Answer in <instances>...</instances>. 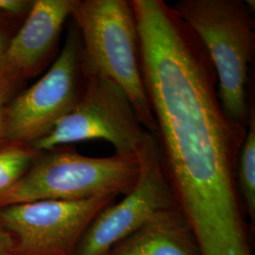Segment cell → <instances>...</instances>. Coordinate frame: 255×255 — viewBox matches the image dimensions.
Listing matches in <instances>:
<instances>
[{"instance_id": "obj_11", "label": "cell", "mask_w": 255, "mask_h": 255, "mask_svg": "<svg viewBox=\"0 0 255 255\" xmlns=\"http://www.w3.org/2000/svg\"><path fill=\"white\" fill-rule=\"evenodd\" d=\"M237 184L253 229L255 224V111L251 107L246 137L238 156Z\"/></svg>"}, {"instance_id": "obj_13", "label": "cell", "mask_w": 255, "mask_h": 255, "mask_svg": "<svg viewBox=\"0 0 255 255\" xmlns=\"http://www.w3.org/2000/svg\"><path fill=\"white\" fill-rule=\"evenodd\" d=\"M9 40L0 28V104L4 105L9 101L18 82V73L9 64L7 57Z\"/></svg>"}, {"instance_id": "obj_12", "label": "cell", "mask_w": 255, "mask_h": 255, "mask_svg": "<svg viewBox=\"0 0 255 255\" xmlns=\"http://www.w3.org/2000/svg\"><path fill=\"white\" fill-rule=\"evenodd\" d=\"M39 152L23 144L0 146V193L8 190L27 172Z\"/></svg>"}, {"instance_id": "obj_6", "label": "cell", "mask_w": 255, "mask_h": 255, "mask_svg": "<svg viewBox=\"0 0 255 255\" xmlns=\"http://www.w3.org/2000/svg\"><path fill=\"white\" fill-rule=\"evenodd\" d=\"M82 77V40L74 25L48 71L6 109L5 139L27 146L46 136L81 100Z\"/></svg>"}, {"instance_id": "obj_3", "label": "cell", "mask_w": 255, "mask_h": 255, "mask_svg": "<svg viewBox=\"0 0 255 255\" xmlns=\"http://www.w3.org/2000/svg\"><path fill=\"white\" fill-rule=\"evenodd\" d=\"M204 46L215 67L218 92L229 117L248 127L247 84L255 54L253 11L244 0H181L171 5Z\"/></svg>"}, {"instance_id": "obj_5", "label": "cell", "mask_w": 255, "mask_h": 255, "mask_svg": "<svg viewBox=\"0 0 255 255\" xmlns=\"http://www.w3.org/2000/svg\"><path fill=\"white\" fill-rule=\"evenodd\" d=\"M152 133L138 119L128 97L106 79L86 80L82 98L53 128L32 144L37 152L90 140H104L119 154H139Z\"/></svg>"}, {"instance_id": "obj_14", "label": "cell", "mask_w": 255, "mask_h": 255, "mask_svg": "<svg viewBox=\"0 0 255 255\" xmlns=\"http://www.w3.org/2000/svg\"><path fill=\"white\" fill-rule=\"evenodd\" d=\"M32 2L25 0H0V11L18 15L29 10Z\"/></svg>"}, {"instance_id": "obj_2", "label": "cell", "mask_w": 255, "mask_h": 255, "mask_svg": "<svg viewBox=\"0 0 255 255\" xmlns=\"http://www.w3.org/2000/svg\"><path fill=\"white\" fill-rule=\"evenodd\" d=\"M71 16L81 35L85 79L101 78L119 84L141 124L154 134V118L141 73L139 38L130 1L77 0Z\"/></svg>"}, {"instance_id": "obj_15", "label": "cell", "mask_w": 255, "mask_h": 255, "mask_svg": "<svg viewBox=\"0 0 255 255\" xmlns=\"http://www.w3.org/2000/svg\"><path fill=\"white\" fill-rule=\"evenodd\" d=\"M0 255H16L14 243L9 232L0 224Z\"/></svg>"}, {"instance_id": "obj_16", "label": "cell", "mask_w": 255, "mask_h": 255, "mask_svg": "<svg viewBox=\"0 0 255 255\" xmlns=\"http://www.w3.org/2000/svg\"><path fill=\"white\" fill-rule=\"evenodd\" d=\"M5 117L6 109L4 105L0 104V144L5 139Z\"/></svg>"}, {"instance_id": "obj_1", "label": "cell", "mask_w": 255, "mask_h": 255, "mask_svg": "<svg viewBox=\"0 0 255 255\" xmlns=\"http://www.w3.org/2000/svg\"><path fill=\"white\" fill-rule=\"evenodd\" d=\"M153 134L178 209L189 221L240 213L237 163L247 126L231 119L199 38L164 0H130Z\"/></svg>"}, {"instance_id": "obj_4", "label": "cell", "mask_w": 255, "mask_h": 255, "mask_svg": "<svg viewBox=\"0 0 255 255\" xmlns=\"http://www.w3.org/2000/svg\"><path fill=\"white\" fill-rule=\"evenodd\" d=\"M141 172L139 154L89 157L70 149L39 152L26 173L0 193V208L36 201H82L127 195Z\"/></svg>"}, {"instance_id": "obj_8", "label": "cell", "mask_w": 255, "mask_h": 255, "mask_svg": "<svg viewBox=\"0 0 255 255\" xmlns=\"http://www.w3.org/2000/svg\"><path fill=\"white\" fill-rule=\"evenodd\" d=\"M141 172L133 189L93 219L75 255H107L119 241L162 210L177 207L153 134L139 153ZM178 208V207H177Z\"/></svg>"}, {"instance_id": "obj_10", "label": "cell", "mask_w": 255, "mask_h": 255, "mask_svg": "<svg viewBox=\"0 0 255 255\" xmlns=\"http://www.w3.org/2000/svg\"><path fill=\"white\" fill-rule=\"evenodd\" d=\"M107 255H201L182 212L177 207L157 212Z\"/></svg>"}, {"instance_id": "obj_7", "label": "cell", "mask_w": 255, "mask_h": 255, "mask_svg": "<svg viewBox=\"0 0 255 255\" xmlns=\"http://www.w3.org/2000/svg\"><path fill=\"white\" fill-rule=\"evenodd\" d=\"M117 196L82 201H36L0 208V224L16 255H75L86 229Z\"/></svg>"}, {"instance_id": "obj_9", "label": "cell", "mask_w": 255, "mask_h": 255, "mask_svg": "<svg viewBox=\"0 0 255 255\" xmlns=\"http://www.w3.org/2000/svg\"><path fill=\"white\" fill-rule=\"evenodd\" d=\"M77 0H36L24 25L9 39L7 57L20 77L35 73L52 52Z\"/></svg>"}]
</instances>
